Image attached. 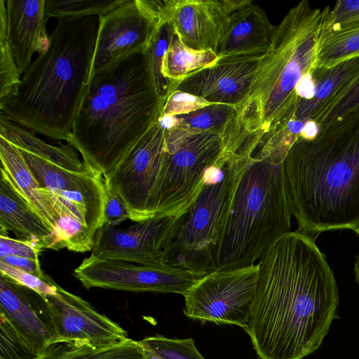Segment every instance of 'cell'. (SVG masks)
<instances>
[{
  "mask_svg": "<svg viewBox=\"0 0 359 359\" xmlns=\"http://www.w3.org/2000/svg\"><path fill=\"white\" fill-rule=\"evenodd\" d=\"M316 237L299 229L291 231L257 263L245 330L261 359H302L311 354L339 318L337 281Z\"/></svg>",
  "mask_w": 359,
  "mask_h": 359,
  "instance_id": "cell-1",
  "label": "cell"
},
{
  "mask_svg": "<svg viewBox=\"0 0 359 359\" xmlns=\"http://www.w3.org/2000/svg\"><path fill=\"white\" fill-rule=\"evenodd\" d=\"M163 107L144 53L131 54L90 76L67 142L104 177L158 121Z\"/></svg>",
  "mask_w": 359,
  "mask_h": 359,
  "instance_id": "cell-2",
  "label": "cell"
},
{
  "mask_svg": "<svg viewBox=\"0 0 359 359\" xmlns=\"http://www.w3.org/2000/svg\"><path fill=\"white\" fill-rule=\"evenodd\" d=\"M283 167L297 229L317 236L359 228V107L314 140L299 137Z\"/></svg>",
  "mask_w": 359,
  "mask_h": 359,
  "instance_id": "cell-3",
  "label": "cell"
},
{
  "mask_svg": "<svg viewBox=\"0 0 359 359\" xmlns=\"http://www.w3.org/2000/svg\"><path fill=\"white\" fill-rule=\"evenodd\" d=\"M97 16L58 20L1 113L32 132L67 142L90 76Z\"/></svg>",
  "mask_w": 359,
  "mask_h": 359,
  "instance_id": "cell-4",
  "label": "cell"
},
{
  "mask_svg": "<svg viewBox=\"0 0 359 359\" xmlns=\"http://www.w3.org/2000/svg\"><path fill=\"white\" fill-rule=\"evenodd\" d=\"M330 11L329 6L313 8L302 0L276 26L248 94L236 107L238 121L259 146L299 101L295 93L299 80L316 70Z\"/></svg>",
  "mask_w": 359,
  "mask_h": 359,
  "instance_id": "cell-5",
  "label": "cell"
},
{
  "mask_svg": "<svg viewBox=\"0 0 359 359\" xmlns=\"http://www.w3.org/2000/svg\"><path fill=\"white\" fill-rule=\"evenodd\" d=\"M292 215L283 162L255 154L234 191L216 245L215 271L257 264L291 232Z\"/></svg>",
  "mask_w": 359,
  "mask_h": 359,
  "instance_id": "cell-6",
  "label": "cell"
},
{
  "mask_svg": "<svg viewBox=\"0 0 359 359\" xmlns=\"http://www.w3.org/2000/svg\"><path fill=\"white\" fill-rule=\"evenodd\" d=\"M252 156L233 157L222 169L219 180L205 184L166 254V265L189 270L199 278L215 271V249L234 191Z\"/></svg>",
  "mask_w": 359,
  "mask_h": 359,
  "instance_id": "cell-7",
  "label": "cell"
},
{
  "mask_svg": "<svg viewBox=\"0 0 359 359\" xmlns=\"http://www.w3.org/2000/svg\"><path fill=\"white\" fill-rule=\"evenodd\" d=\"M226 130L192 135L168 151L155 217H182L188 212L206 184L208 170L216 168Z\"/></svg>",
  "mask_w": 359,
  "mask_h": 359,
  "instance_id": "cell-8",
  "label": "cell"
},
{
  "mask_svg": "<svg viewBox=\"0 0 359 359\" xmlns=\"http://www.w3.org/2000/svg\"><path fill=\"white\" fill-rule=\"evenodd\" d=\"M167 152L165 129L158 121L104 177L105 183L127 205L130 220L139 222L155 217Z\"/></svg>",
  "mask_w": 359,
  "mask_h": 359,
  "instance_id": "cell-9",
  "label": "cell"
},
{
  "mask_svg": "<svg viewBox=\"0 0 359 359\" xmlns=\"http://www.w3.org/2000/svg\"><path fill=\"white\" fill-rule=\"evenodd\" d=\"M259 276V265L215 271L199 278L184 295L189 318L246 328Z\"/></svg>",
  "mask_w": 359,
  "mask_h": 359,
  "instance_id": "cell-10",
  "label": "cell"
},
{
  "mask_svg": "<svg viewBox=\"0 0 359 359\" xmlns=\"http://www.w3.org/2000/svg\"><path fill=\"white\" fill-rule=\"evenodd\" d=\"M167 2L168 0H126L98 17L90 76L123 57L144 53L165 17Z\"/></svg>",
  "mask_w": 359,
  "mask_h": 359,
  "instance_id": "cell-11",
  "label": "cell"
},
{
  "mask_svg": "<svg viewBox=\"0 0 359 359\" xmlns=\"http://www.w3.org/2000/svg\"><path fill=\"white\" fill-rule=\"evenodd\" d=\"M73 275L86 289L175 293L183 296L199 279L191 271L179 267L144 266L92 256L85 258Z\"/></svg>",
  "mask_w": 359,
  "mask_h": 359,
  "instance_id": "cell-12",
  "label": "cell"
},
{
  "mask_svg": "<svg viewBox=\"0 0 359 359\" xmlns=\"http://www.w3.org/2000/svg\"><path fill=\"white\" fill-rule=\"evenodd\" d=\"M184 217H154L136 222L126 229L104 224L95 233L90 256L164 266L166 254Z\"/></svg>",
  "mask_w": 359,
  "mask_h": 359,
  "instance_id": "cell-13",
  "label": "cell"
},
{
  "mask_svg": "<svg viewBox=\"0 0 359 359\" xmlns=\"http://www.w3.org/2000/svg\"><path fill=\"white\" fill-rule=\"evenodd\" d=\"M264 53L220 56L214 65L172 83L170 94L184 92L212 104L237 107L246 98Z\"/></svg>",
  "mask_w": 359,
  "mask_h": 359,
  "instance_id": "cell-14",
  "label": "cell"
},
{
  "mask_svg": "<svg viewBox=\"0 0 359 359\" xmlns=\"http://www.w3.org/2000/svg\"><path fill=\"white\" fill-rule=\"evenodd\" d=\"M55 326L57 341L107 347L128 340V332L81 297L60 285L57 293L45 296Z\"/></svg>",
  "mask_w": 359,
  "mask_h": 359,
  "instance_id": "cell-15",
  "label": "cell"
},
{
  "mask_svg": "<svg viewBox=\"0 0 359 359\" xmlns=\"http://www.w3.org/2000/svg\"><path fill=\"white\" fill-rule=\"evenodd\" d=\"M251 0H168L166 15L188 47L217 53L233 14Z\"/></svg>",
  "mask_w": 359,
  "mask_h": 359,
  "instance_id": "cell-16",
  "label": "cell"
},
{
  "mask_svg": "<svg viewBox=\"0 0 359 359\" xmlns=\"http://www.w3.org/2000/svg\"><path fill=\"white\" fill-rule=\"evenodd\" d=\"M0 314L6 316L39 356L57 335L45 296L1 276Z\"/></svg>",
  "mask_w": 359,
  "mask_h": 359,
  "instance_id": "cell-17",
  "label": "cell"
},
{
  "mask_svg": "<svg viewBox=\"0 0 359 359\" xmlns=\"http://www.w3.org/2000/svg\"><path fill=\"white\" fill-rule=\"evenodd\" d=\"M8 41L20 73L31 65L35 53H41L48 41L46 28V0L5 1Z\"/></svg>",
  "mask_w": 359,
  "mask_h": 359,
  "instance_id": "cell-18",
  "label": "cell"
},
{
  "mask_svg": "<svg viewBox=\"0 0 359 359\" xmlns=\"http://www.w3.org/2000/svg\"><path fill=\"white\" fill-rule=\"evenodd\" d=\"M13 232L42 250L60 249L55 231L29 205L6 172H0V235Z\"/></svg>",
  "mask_w": 359,
  "mask_h": 359,
  "instance_id": "cell-19",
  "label": "cell"
},
{
  "mask_svg": "<svg viewBox=\"0 0 359 359\" xmlns=\"http://www.w3.org/2000/svg\"><path fill=\"white\" fill-rule=\"evenodd\" d=\"M276 26L266 11L251 1L232 16L217 51L219 57L227 55L266 52Z\"/></svg>",
  "mask_w": 359,
  "mask_h": 359,
  "instance_id": "cell-20",
  "label": "cell"
},
{
  "mask_svg": "<svg viewBox=\"0 0 359 359\" xmlns=\"http://www.w3.org/2000/svg\"><path fill=\"white\" fill-rule=\"evenodd\" d=\"M0 159L1 168L6 172L32 208L43 219L57 236L60 217L53 205L43 191L20 150L1 136Z\"/></svg>",
  "mask_w": 359,
  "mask_h": 359,
  "instance_id": "cell-21",
  "label": "cell"
},
{
  "mask_svg": "<svg viewBox=\"0 0 359 359\" xmlns=\"http://www.w3.org/2000/svg\"><path fill=\"white\" fill-rule=\"evenodd\" d=\"M20 150L39 185L43 189L53 193L106 192L104 177L94 170L83 172L71 170L27 151Z\"/></svg>",
  "mask_w": 359,
  "mask_h": 359,
  "instance_id": "cell-22",
  "label": "cell"
},
{
  "mask_svg": "<svg viewBox=\"0 0 359 359\" xmlns=\"http://www.w3.org/2000/svg\"><path fill=\"white\" fill-rule=\"evenodd\" d=\"M313 74L316 82L315 95L311 100H299L291 110L297 118L313 119L334 96L352 84L359 77V57L328 69H316Z\"/></svg>",
  "mask_w": 359,
  "mask_h": 359,
  "instance_id": "cell-23",
  "label": "cell"
},
{
  "mask_svg": "<svg viewBox=\"0 0 359 359\" xmlns=\"http://www.w3.org/2000/svg\"><path fill=\"white\" fill-rule=\"evenodd\" d=\"M237 115L236 107L211 104L185 114L175 116V125L165 128L166 148L175 151L189 137L203 132H224Z\"/></svg>",
  "mask_w": 359,
  "mask_h": 359,
  "instance_id": "cell-24",
  "label": "cell"
},
{
  "mask_svg": "<svg viewBox=\"0 0 359 359\" xmlns=\"http://www.w3.org/2000/svg\"><path fill=\"white\" fill-rule=\"evenodd\" d=\"M0 136L19 149L25 150L71 170L83 172L93 170L80 159L75 149L69 144L55 146L42 140L33 132L0 115Z\"/></svg>",
  "mask_w": 359,
  "mask_h": 359,
  "instance_id": "cell-25",
  "label": "cell"
},
{
  "mask_svg": "<svg viewBox=\"0 0 359 359\" xmlns=\"http://www.w3.org/2000/svg\"><path fill=\"white\" fill-rule=\"evenodd\" d=\"M36 359H147L140 341L132 339L115 345L94 348L88 344L57 342Z\"/></svg>",
  "mask_w": 359,
  "mask_h": 359,
  "instance_id": "cell-26",
  "label": "cell"
},
{
  "mask_svg": "<svg viewBox=\"0 0 359 359\" xmlns=\"http://www.w3.org/2000/svg\"><path fill=\"white\" fill-rule=\"evenodd\" d=\"M219 58L213 50H198L188 47L175 32L165 58V74L172 83L214 65Z\"/></svg>",
  "mask_w": 359,
  "mask_h": 359,
  "instance_id": "cell-27",
  "label": "cell"
},
{
  "mask_svg": "<svg viewBox=\"0 0 359 359\" xmlns=\"http://www.w3.org/2000/svg\"><path fill=\"white\" fill-rule=\"evenodd\" d=\"M356 57H359V22L334 30L325 28L316 69H328Z\"/></svg>",
  "mask_w": 359,
  "mask_h": 359,
  "instance_id": "cell-28",
  "label": "cell"
},
{
  "mask_svg": "<svg viewBox=\"0 0 359 359\" xmlns=\"http://www.w3.org/2000/svg\"><path fill=\"white\" fill-rule=\"evenodd\" d=\"M174 32V27L165 12L164 18L144 53L153 83L163 104L170 95L171 86L170 79L165 74L164 62Z\"/></svg>",
  "mask_w": 359,
  "mask_h": 359,
  "instance_id": "cell-29",
  "label": "cell"
},
{
  "mask_svg": "<svg viewBox=\"0 0 359 359\" xmlns=\"http://www.w3.org/2000/svg\"><path fill=\"white\" fill-rule=\"evenodd\" d=\"M126 0H46L47 18L58 20L85 16L100 17L120 6Z\"/></svg>",
  "mask_w": 359,
  "mask_h": 359,
  "instance_id": "cell-30",
  "label": "cell"
},
{
  "mask_svg": "<svg viewBox=\"0 0 359 359\" xmlns=\"http://www.w3.org/2000/svg\"><path fill=\"white\" fill-rule=\"evenodd\" d=\"M8 41L5 1H0V102L13 95L20 82Z\"/></svg>",
  "mask_w": 359,
  "mask_h": 359,
  "instance_id": "cell-31",
  "label": "cell"
},
{
  "mask_svg": "<svg viewBox=\"0 0 359 359\" xmlns=\"http://www.w3.org/2000/svg\"><path fill=\"white\" fill-rule=\"evenodd\" d=\"M140 342L145 350L161 359H205L191 338L170 339L157 334L147 337Z\"/></svg>",
  "mask_w": 359,
  "mask_h": 359,
  "instance_id": "cell-32",
  "label": "cell"
},
{
  "mask_svg": "<svg viewBox=\"0 0 359 359\" xmlns=\"http://www.w3.org/2000/svg\"><path fill=\"white\" fill-rule=\"evenodd\" d=\"M359 107V77L327 102L313 118L320 132Z\"/></svg>",
  "mask_w": 359,
  "mask_h": 359,
  "instance_id": "cell-33",
  "label": "cell"
},
{
  "mask_svg": "<svg viewBox=\"0 0 359 359\" xmlns=\"http://www.w3.org/2000/svg\"><path fill=\"white\" fill-rule=\"evenodd\" d=\"M38 357L11 322L0 314V359H36Z\"/></svg>",
  "mask_w": 359,
  "mask_h": 359,
  "instance_id": "cell-34",
  "label": "cell"
},
{
  "mask_svg": "<svg viewBox=\"0 0 359 359\" xmlns=\"http://www.w3.org/2000/svg\"><path fill=\"white\" fill-rule=\"evenodd\" d=\"M0 272L1 276L7 280L33 290L43 296L53 295L57 293L59 285L50 276L47 279H43L1 261H0Z\"/></svg>",
  "mask_w": 359,
  "mask_h": 359,
  "instance_id": "cell-35",
  "label": "cell"
},
{
  "mask_svg": "<svg viewBox=\"0 0 359 359\" xmlns=\"http://www.w3.org/2000/svg\"><path fill=\"white\" fill-rule=\"evenodd\" d=\"M191 94L175 91L170 94L165 102L160 117L185 114L211 104ZM159 117V118H160Z\"/></svg>",
  "mask_w": 359,
  "mask_h": 359,
  "instance_id": "cell-36",
  "label": "cell"
},
{
  "mask_svg": "<svg viewBox=\"0 0 359 359\" xmlns=\"http://www.w3.org/2000/svg\"><path fill=\"white\" fill-rule=\"evenodd\" d=\"M359 22V0H338L330 11L327 30L337 29Z\"/></svg>",
  "mask_w": 359,
  "mask_h": 359,
  "instance_id": "cell-37",
  "label": "cell"
},
{
  "mask_svg": "<svg viewBox=\"0 0 359 359\" xmlns=\"http://www.w3.org/2000/svg\"><path fill=\"white\" fill-rule=\"evenodd\" d=\"M41 251L42 250L32 241L0 235V258L16 256L39 260Z\"/></svg>",
  "mask_w": 359,
  "mask_h": 359,
  "instance_id": "cell-38",
  "label": "cell"
},
{
  "mask_svg": "<svg viewBox=\"0 0 359 359\" xmlns=\"http://www.w3.org/2000/svg\"><path fill=\"white\" fill-rule=\"evenodd\" d=\"M105 189L104 224L116 226L130 219V212L124 201L106 183Z\"/></svg>",
  "mask_w": 359,
  "mask_h": 359,
  "instance_id": "cell-39",
  "label": "cell"
},
{
  "mask_svg": "<svg viewBox=\"0 0 359 359\" xmlns=\"http://www.w3.org/2000/svg\"><path fill=\"white\" fill-rule=\"evenodd\" d=\"M0 261L43 279H47L49 276L42 271L39 259L36 260L16 256H6L0 258Z\"/></svg>",
  "mask_w": 359,
  "mask_h": 359,
  "instance_id": "cell-40",
  "label": "cell"
},
{
  "mask_svg": "<svg viewBox=\"0 0 359 359\" xmlns=\"http://www.w3.org/2000/svg\"><path fill=\"white\" fill-rule=\"evenodd\" d=\"M313 73L307 72L299 80L295 88V93L299 99L311 100L313 97L316 82Z\"/></svg>",
  "mask_w": 359,
  "mask_h": 359,
  "instance_id": "cell-41",
  "label": "cell"
},
{
  "mask_svg": "<svg viewBox=\"0 0 359 359\" xmlns=\"http://www.w3.org/2000/svg\"><path fill=\"white\" fill-rule=\"evenodd\" d=\"M320 133V128L318 123L313 119H309L300 135V138L307 140H314Z\"/></svg>",
  "mask_w": 359,
  "mask_h": 359,
  "instance_id": "cell-42",
  "label": "cell"
},
{
  "mask_svg": "<svg viewBox=\"0 0 359 359\" xmlns=\"http://www.w3.org/2000/svg\"><path fill=\"white\" fill-rule=\"evenodd\" d=\"M354 274H355V280L359 285V256H358V257L355 262V264Z\"/></svg>",
  "mask_w": 359,
  "mask_h": 359,
  "instance_id": "cell-43",
  "label": "cell"
},
{
  "mask_svg": "<svg viewBox=\"0 0 359 359\" xmlns=\"http://www.w3.org/2000/svg\"><path fill=\"white\" fill-rule=\"evenodd\" d=\"M145 353H146V358L147 359H161V358H159L158 355H155L154 353L147 351V350H145Z\"/></svg>",
  "mask_w": 359,
  "mask_h": 359,
  "instance_id": "cell-44",
  "label": "cell"
},
{
  "mask_svg": "<svg viewBox=\"0 0 359 359\" xmlns=\"http://www.w3.org/2000/svg\"><path fill=\"white\" fill-rule=\"evenodd\" d=\"M355 232L359 235V228L355 230Z\"/></svg>",
  "mask_w": 359,
  "mask_h": 359,
  "instance_id": "cell-45",
  "label": "cell"
}]
</instances>
